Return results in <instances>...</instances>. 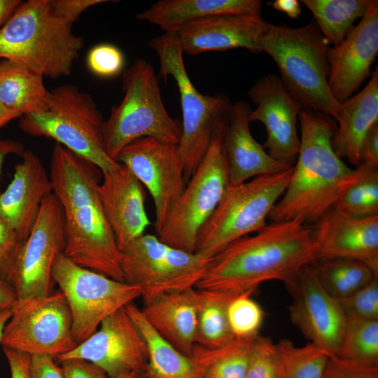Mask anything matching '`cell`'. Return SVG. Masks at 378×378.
<instances>
[{"mask_svg": "<svg viewBox=\"0 0 378 378\" xmlns=\"http://www.w3.org/2000/svg\"><path fill=\"white\" fill-rule=\"evenodd\" d=\"M258 43L276 62L282 83L302 109L338 120L342 104L328 84L330 47L314 20L297 28L266 22Z\"/></svg>", "mask_w": 378, "mask_h": 378, "instance_id": "obj_4", "label": "cell"}, {"mask_svg": "<svg viewBox=\"0 0 378 378\" xmlns=\"http://www.w3.org/2000/svg\"><path fill=\"white\" fill-rule=\"evenodd\" d=\"M108 1L106 0H50L54 10L71 24L85 10Z\"/></svg>", "mask_w": 378, "mask_h": 378, "instance_id": "obj_44", "label": "cell"}, {"mask_svg": "<svg viewBox=\"0 0 378 378\" xmlns=\"http://www.w3.org/2000/svg\"><path fill=\"white\" fill-rule=\"evenodd\" d=\"M338 357L378 365V320L346 318Z\"/></svg>", "mask_w": 378, "mask_h": 378, "instance_id": "obj_36", "label": "cell"}, {"mask_svg": "<svg viewBox=\"0 0 378 378\" xmlns=\"http://www.w3.org/2000/svg\"><path fill=\"white\" fill-rule=\"evenodd\" d=\"M43 76L16 62H0V102L21 115L43 111L50 96Z\"/></svg>", "mask_w": 378, "mask_h": 378, "instance_id": "obj_29", "label": "cell"}, {"mask_svg": "<svg viewBox=\"0 0 378 378\" xmlns=\"http://www.w3.org/2000/svg\"><path fill=\"white\" fill-rule=\"evenodd\" d=\"M245 378H281V368L276 344L258 335L253 340Z\"/></svg>", "mask_w": 378, "mask_h": 378, "instance_id": "obj_38", "label": "cell"}, {"mask_svg": "<svg viewBox=\"0 0 378 378\" xmlns=\"http://www.w3.org/2000/svg\"><path fill=\"white\" fill-rule=\"evenodd\" d=\"M312 229L316 260L354 259L378 271V215L352 217L332 208Z\"/></svg>", "mask_w": 378, "mask_h": 378, "instance_id": "obj_20", "label": "cell"}, {"mask_svg": "<svg viewBox=\"0 0 378 378\" xmlns=\"http://www.w3.org/2000/svg\"><path fill=\"white\" fill-rule=\"evenodd\" d=\"M21 2L20 0H0V29Z\"/></svg>", "mask_w": 378, "mask_h": 378, "instance_id": "obj_51", "label": "cell"}, {"mask_svg": "<svg viewBox=\"0 0 378 378\" xmlns=\"http://www.w3.org/2000/svg\"><path fill=\"white\" fill-rule=\"evenodd\" d=\"M293 166L276 174L230 185L215 211L200 229L195 252L212 258L235 240L257 232L285 192Z\"/></svg>", "mask_w": 378, "mask_h": 378, "instance_id": "obj_9", "label": "cell"}, {"mask_svg": "<svg viewBox=\"0 0 378 378\" xmlns=\"http://www.w3.org/2000/svg\"><path fill=\"white\" fill-rule=\"evenodd\" d=\"M12 315V310H0V344L4 327Z\"/></svg>", "mask_w": 378, "mask_h": 378, "instance_id": "obj_53", "label": "cell"}, {"mask_svg": "<svg viewBox=\"0 0 378 378\" xmlns=\"http://www.w3.org/2000/svg\"><path fill=\"white\" fill-rule=\"evenodd\" d=\"M356 181L341 196L333 206L352 217L378 215V167L360 162L356 165Z\"/></svg>", "mask_w": 378, "mask_h": 378, "instance_id": "obj_35", "label": "cell"}, {"mask_svg": "<svg viewBox=\"0 0 378 378\" xmlns=\"http://www.w3.org/2000/svg\"><path fill=\"white\" fill-rule=\"evenodd\" d=\"M211 260L144 233L121 251L120 267L123 281L140 289L146 304L164 294L195 288Z\"/></svg>", "mask_w": 378, "mask_h": 378, "instance_id": "obj_11", "label": "cell"}, {"mask_svg": "<svg viewBox=\"0 0 378 378\" xmlns=\"http://www.w3.org/2000/svg\"><path fill=\"white\" fill-rule=\"evenodd\" d=\"M24 151V148L20 142L0 138V174L6 156L12 154L22 156Z\"/></svg>", "mask_w": 378, "mask_h": 378, "instance_id": "obj_49", "label": "cell"}, {"mask_svg": "<svg viewBox=\"0 0 378 378\" xmlns=\"http://www.w3.org/2000/svg\"><path fill=\"white\" fill-rule=\"evenodd\" d=\"M63 378H109L95 364L80 358H69L59 361Z\"/></svg>", "mask_w": 378, "mask_h": 378, "instance_id": "obj_43", "label": "cell"}, {"mask_svg": "<svg viewBox=\"0 0 378 378\" xmlns=\"http://www.w3.org/2000/svg\"><path fill=\"white\" fill-rule=\"evenodd\" d=\"M87 65L94 75L111 78L119 74L125 66V57L117 46L99 43L92 47L87 55Z\"/></svg>", "mask_w": 378, "mask_h": 378, "instance_id": "obj_40", "label": "cell"}, {"mask_svg": "<svg viewBox=\"0 0 378 378\" xmlns=\"http://www.w3.org/2000/svg\"><path fill=\"white\" fill-rule=\"evenodd\" d=\"M312 264L323 287L337 300L353 294L378 276V271L354 259L320 260Z\"/></svg>", "mask_w": 378, "mask_h": 378, "instance_id": "obj_33", "label": "cell"}, {"mask_svg": "<svg viewBox=\"0 0 378 378\" xmlns=\"http://www.w3.org/2000/svg\"><path fill=\"white\" fill-rule=\"evenodd\" d=\"M236 295L221 290L195 288L197 345L216 349L225 346L236 340L230 330L227 315L228 304Z\"/></svg>", "mask_w": 378, "mask_h": 378, "instance_id": "obj_30", "label": "cell"}, {"mask_svg": "<svg viewBox=\"0 0 378 378\" xmlns=\"http://www.w3.org/2000/svg\"><path fill=\"white\" fill-rule=\"evenodd\" d=\"M52 279L68 303L71 334L77 344L92 335L109 315L141 298L137 286L81 267L63 253L54 260Z\"/></svg>", "mask_w": 378, "mask_h": 378, "instance_id": "obj_12", "label": "cell"}, {"mask_svg": "<svg viewBox=\"0 0 378 378\" xmlns=\"http://www.w3.org/2000/svg\"><path fill=\"white\" fill-rule=\"evenodd\" d=\"M21 116L20 113L8 108L0 102V129L11 120Z\"/></svg>", "mask_w": 378, "mask_h": 378, "instance_id": "obj_52", "label": "cell"}, {"mask_svg": "<svg viewBox=\"0 0 378 378\" xmlns=\"http://www.w3.org/2000/svg\"><path fill=\"white\" fill-rule=\"evenodd\" d=\"M15 167L13 178L0 192V217L23 243L29 236L44 199L52 192L49 175L39 158L25 150Z\"/></svg>", "mask_w": 378, "mask_h": 378, "instance_id": "obj_23", "label": "cell"}, {"mask_svg": "<svg viewBox=\"0 0 378 378\" xmlns=\"http://www.w3.org/2000/svg\"><path fill=\"white\" fill-rule=\"evenodd\" d=\"M337 301L346 318L378 320V276Z\"/></svg>", "mask_w": 378, "mask_h": 378, "instance_id": "obj_39", "label": "cell"}, {"mask_svg": "<svg viewBox=\"0 0 378 378\" xmlns=\"http://www.w3.org/2000/svg\"><path fill=\"white\" fill-rule=\"evenodd\" d=\"M254 338L236 339L216 349L196 344L190 358L202 378H245Z\"/></svg>", "mask_w": 378, "mask_h": 378, "instance_id": "obj_32", "label": "cell"}, {"mask_svg": "<svg viewBox=\"0 0 378 378\" xmlns=\"http://www.w3.org/2000/svg\"><path fill=\"white\" fill-rule=\"evenodd\" d=\"M64 218L63 254L77 265L123 281L120 254L99 194L102 171L55 143L50 174Z\"/></svg>", "mask_w": 378, "mask_h": 378, "instance_id": "obj_1", "label": "cell"}, {"mask_svg": "<svg viewBox=\"0 0 378 378\" xmlns=\"http://www.w3.org/2000/svg\"><path fill=\"white\" fill-rule=\"evenodd\" d=\"M300 151L290 182L270 211L272 222L316 223L356 181L358 172L332 146L336 125L331 117L307 109L299 115Z\"/></svg>", "mask_w": 378, "mask_h": 378, "instance_id": "obj_3", "label": "cell"}, {"mask_svg": "<svg viewBox=\"0 0 378 378\" xmlns=\"http://www.w3.org/2000/svg\"><path fill=\"white\" fill-rule=\"evenodd\" d=\"M273 8L284 12L290 18H297L302 13L300 3L297 0H276L272 3Z\"/></svg>", "mask_w": 378, "mask_h": 378, "instance_id": "obj_50", "label": "cell"}, {"mask_svg": "<svg viewBox=\"0 0 378 378\" xmlns=\"http://www.w3.org/2000/svg\"><path fill=\"white\" fill-rule=\"evenodd\" d=\"M360 162L378 167V122L372 126L362 142Z\"/></svg>", "mask_w": 378, "mask_h": 378, "instance_id": "obj_47", "label": "cell"}, {"mask_svg": "<svg viewBox=\"0 0 378 378\" xmlns=\"http://www.w3.org/2000/svg\"><path fill=\"white\" fill-rule=\"evenodd\" d=\"M276 345L281 378H323L330 358L324 349L312 342L297 346L287 339L279 340Z\"/></svg>", "mask_w": 378, "mask_h": 378, "instance_id": "obj_34", "label": "cell"}, {"mask_svg": "<svg viewBox=\"0 0 378 378\" xmlns=\"http://www.w3.org/2000/svg\"><path fill=\"white\" fill-rule=\"evenodd\" d=\"M248 95L255 106L250 121H259L267 131L263 148L275 160L293 167L300 147L297 119L302 108L290 94L279 76L267 74L250 88Z\"/></svg>", "mask_w": 378, "mask_h": 378, "instance_id": "obj_18", "label": "cell"}, {"mask_svg": "<svg viewBox=\"0 0 378 378\" xmlns=\"http://www.w3.org/2000/svg\"><path fill=\"white\" fill-rule=\"evenodd\" d=\"M72 318L60 292L18 300L6 324L1 344L33 355L58 358L78 344L72 334Z\"/></svg>", "mask_w": 378, "mask_h": 378, "instance_id": "obj_13", "label": "cell"}, {"mask_svg": "<svg viewBox=\"0 0 378 378\" xmlns=\"http://www.w3.org/2000/svg\"><path fill=\"white\" fill-rule=\"evenodd\" d=\"M314 261L312 225L295 220L272 222L213 256L195 288L240 294L253 293L262 283L276 280L290 290L300 270Z\"/></svg>", "mask_w": 378, "mask_h": 378, "instance_id": "obj_2", "label": "cell"}, {"mask_svg": "<svg viewBox=\"0 0 378 378\" xmlns=\"http://www.w3.org/2000/svg\"><path fill=\"white\" fill-rule=\"evenodd\" d=\"M378 53V1L371 0L358 25L338 45L330 47L328 84L340 104L370 76Z\"/></svg>", "mask_w": 378, "mask_h": 378, "instance_id": "obj_19", "label": "cell"}, {"mask_svg": "<svg viewBox=\"0 0 378 378\" xmlns=\"http://www.w3.org/2000/svg\"><path fill=\"white\" fill-rule=\"evenodd\" d=\"M55 358L44 355H33L30 359V378H63Z\"/></svg>", "mask_w": 378, "mask_h": 378, "instance_id": "obj_45", "label": "cell"}, {"mask_svg": "<svg viewBox=\"0 0 378 378\" xmlns=\"http://www.w3.org/2000/svg\"><path fill=\"white\" fill-rule=\"evenodd\" d=\"M362 378H378V372H372L364 376Z\"/></svg>", "mask_w": 378, "mask_h": 378, "instance_id": "obj_55", "label": "cell"}, {"mask_svg": "<svg viewBox=\"0 0 378 378\" xmlns=\"http://www.w3.org/2000/svg\"><path fill=\"white\" fill-rule=\"evenodd\" d=\"M83 47L82 37L54 10L50 0L21 2L0 29V58L43 77L69 76Z\"/></svg>", "mask_w": 378, "mask_h": 378, "instance_id": "obj_5", "label": "cell"}, {"mask_svg": "<svg viewBox=\"0 0 378 378\" xmlns=\"http://www.w3.org/2000/svg\"><path fill=\"white\" fill-rule=\"evenodd\" d=\"M64 243L63 209L52 192L43 201L32 230L7 278L18 300L50 294L52 265L56 256L63 253Z\"/></svg>", "mask_w": 378, "mask_h": 378, "instance_id": "obj_14", "label": "cell"}, {"mask_svg": "<svg viewBox=\"0 0 378 378\" xmlns=\"http://www.w3.org/2000/svg\"><path fill=\"white\" fill-rule=\"evenodd\" d=\"M80 358L102 369L109 378L127 372L146 374V342L125 307L106 317L98 329L72 351L57 358Z\"/></svg>", "mask_w": 378, "mask_h": 378, "instance_id": "obj_16", "label": "cell"}, {"mask_svg": "<svg viewBox=\"0 0 378 378\" xmlns=\"http://www.w3.org/2000/svg\"><path fill=\"white\" fill-rule=\"evenodd\" d=\"M341 104L332 146L338 157L356 166L360 161L362 142L372 126L378 122L377 66L367 85Z\"/></svg>", "mask_w": 378, "mask_h": 378, "instance_id": "obj_26", "label": "cell"}, {"mask_svg": "<svg viewBox=\"0 0 378 378\" xmlns=\"http://www.w3.org/2000/svg\"><path fill=\"white\" fill-rule=\"evenodd\" d=\"M99 194L119 249L145 233L150 225L143 185L125 165L102 173Z\"/></svg>", "mask_w": 378, "mask_h": 378, "instance_id": "obj_22", "label": "cell"}, {"mask_svg": "<svg viewBox=\"0 0 378 378\" xmlns=\"http://www.w3.org/2000/svg\"><path fill=\"white\" fill-rule=\"evenodd\" d=\"M251 111L248 102L237 101L227 117L222 146L231 186L291 167L273 159L253 138L249 129Z\"/></svg>", "mask_w": 378, "mask_h": 378, "instance_id": "obj_24", "label": "cell"}, {"mask_svg": "<svg viewBox=\"0 0 378 378\" xmlns=\"http://www.w3.org/2000/svg\"><path fill=\"white\" fill-rule=\"evenodd\" d=\"M141 309L160 336L182 354L191 356L197 326L195 288L161 295Z\"/></svg>", "mask_w": 378, "mask_h": 378, "instance_id": "obj_25", "label": "cell"}, {"mask_svg": "<svg viewBox=\"0 0 378 378\" xmlns=\"http://www.w3.org/2000/svg\"><path fill=\"white\" fill-rule=\"evenodd\" d=\"M374 372H378V365L333 357L330 358L323 378H362Z\"/></svg>", "mask_w": 378, "mask_h": 378, "instance_id": "obj_42", "label": "cell"}, {"mask_svg": "<svg viewBox=\"0 0 378 378\" xmlns=\"http://www.w3.org/2000/svg\"><path fill=\"white\" fill-rule=\"evenodd\" d=\"M22 244L14 230L0 217V272L6 280Z\"/></svg>", "mask_w": 378, "mask_h": 378, "instance_id": "obj_41", "label": "cell"}, {"mask_svg": "<svg viewBox=\"0 0 378 378\" xmlns=\"http://www.w3.org/2000/svg\"><path fill=\"white\" fill-rule=\"evenodd\" d=\"M104 122L89 94L76 85L65 84L50 91L43 111L22 115L18 125L30 136L54 139L93 163L103 173L115 169L120 164L106 150Z\"/></svg>", "mask_w": 378, "mask_h": 378, "instance_id": "obj_6", "label": "cell"}, {"mask_svg": "<svg viewBox=\"0 0 378 378\" xmlns=\"http://www.w3.org/2000/svg\"><path fill=\"white\" fill-rule=\"evenodd\" d=\"M121 102L111 108L103 125L106 150L113 160L130 143L153 137L178 144L181 124L167 111L152 65L136 59L122 74Z\"/></svg>", "mask_w": 378, "mask_h": 378, "instance_id": "obj_7", "label": "cell"}, {"mask_svg": "<svg viewBox=\"0 0 378 378\" xmlns=\"http://www.w3.org/2000/svg\"><path fill=\"white\" fill-rule=\"evenodd\" d=\"M115 378H146V377L135 372H127L122 374Z\"/></svg>", "mask_w": 378, "mask_h": 378, "instance_id": "obj_54", "label": "cell"}, {"mask_svg": "<svg viewBox=\"0 0 378 378\" xmlns=\"http://www.w3.org/2000/svg\"><path fill=\"white\" fill-rule=\"evenodd\" d=\"M266 22L259 15L220 14L189 22L176 33L183 53L190 55L240 48L259 53L258 37Z\"/></svg>", "mask_w": 378, "mask_h": 378, "instance_id": "obj_21", "label": "cell"}, {"mask_svg": "<svg viewBox=\"0 0 378 378\" xmlns=\"http://www.w3.org/2000/svg\"><path fill=\"white\" fill-rule=\"evenodd\" d=\"M18 302L16 293L0 272V310H13Z\"/></svg>", "mask_w": 378, "mask_h": 378, "instance_id": "obj_48", "label": "cell"}, {"mask_svg": "<svg viewBox=\"0 0 378 378\" xmlns=\"http://www.w3.org/2000/svg\"><path fill=\"white\" fill-rule=\"evenodd\" d=\"M8 360L11 378H30V359L28 354L3 347Z\"/></svg>", "mask_w": 378, "mask_h": 378, "instance_id": "obj_46", "label": "cell"}, {"mask_svg": "<svg viewBox=\"0 0 378 378\" xmlns=\"http://www.w3.org/2000/svg\"><path fill=\"white\" fill-rule=\"evenodd\" d=\"M115 161L127 167L150 194L158 234L186 186L178 144L142 137L123 148Z\"/></svg>", "mask_w": 378, "mask_h": 378, "instance_id": "obj_15", "label": "cell"}, {"mask_svg": "<svg viewBox=\"0 0 378 378\" xmlns=\"http://www.w3.org/2000/svg\"><path fill=\"white\" fill-rule=\"evenodd\" d=\"M148 46L158 56L159 76L175 80L182 111L181 135L178 147L188 182L205 155L218 125L227 117L232 104L223 94L204 95L192 84L186 69L183 52L176 32L153 38Z\"/></svg>", "mask_w": 378, "mask_h": 378, "instance_id": "obj_8", "label": "cell"}, {"mask_svg": "<svg viewBox=\"0 0 378 378\" xmlns=\"http://www.w3.org/2000/svg\"><path fill=\"white\" fill-rule=\"evenodd\" d=\"M125 309L141 333L147 346L146 378H202L192 358L180 352L149 324L133 302Z\"/></svg>", "mask_w": 378, "mask_h": 378, "instance_id": "obj_28", "label": "cell"}, {"mask_svg": "<svg viewBox=\"0 0 378 378\" xmlns=\"http://www.w3.org/2000/svg\"><path fill=\"white\" fill-rule=\"evenodd\" d=\"M262 3L260 0H160L136 18L158 26L164 32H176L189 22L211 15H261Z\"/></svg>", "mask_w": 378, "mask_h": 378, "instance_id": "obj_27", "label": "cell"}, {"mask_svg": "<svg viewBox=\"0 0 378 378\" xmlns=\"http://www.w3.org/2000/svg\"><path fill=\"white\" fill-rule=\"evenodd\" d=\"M313 15L314 20L328 45L341 43L362 18L371 0H301Z\"/></svg>", "mask_w": 378, "mask_h": 378, "instance_id": "obj_31", "label": "cell"}, {"mask_svg": "<svg viewBox=\"0 0 378 378\" xmlns=\"http://www.w3.org/2000/svg\"><path fill=\"white\" fill-rule=\"evenodd\" d=\"M246 292L234 295L228 304L227 320L235 339H251L259 335L265 313L251 295Z\"/></svg>", "mask_w": 378, "mask_h": 378, "instance_id": "obj_37", "label": "cell"}, {"mask_svg": "<svg viewBox=\"0 0 378 378\" xmlns=\"http://www.w3.org/2000/svg\"><path fill=\"white\" fill-rule=\"evenodd\" d=\"M227 117L218 125L205 155L170 210L162 230L156 234L161 241L169 246L195 252L200 229L230 186L222 146Z\"/></svg>", "mask_w": 378, "mask_h": 378, "instance_id": "obj_10", "label": "cell"}, {"mask_svg": "<svg viewBox=\"0 0 378 378\" xmlns=\"http://www.w3.org/2000/svg\"><path fill=\"white\" fill-rule=\"evenodd\" d=\"M290 291L293 302L288 311L293 324L330 358L338 357L346 316L337 300L321 285L312 263L300 270Z\"/></svg>", "mask_w": 378, "mask_h": 378, "instance_id": "obj_17", "label": "cell"}]
</instances>
